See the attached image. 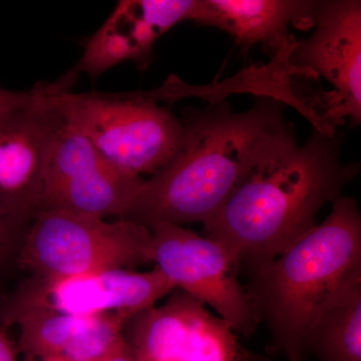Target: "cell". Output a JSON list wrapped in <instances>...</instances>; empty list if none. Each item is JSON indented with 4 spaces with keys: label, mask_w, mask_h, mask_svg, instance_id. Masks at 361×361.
<instances>
[{
    "label": "cell",
    "mask_w": 361,
    "mask_h": 361,
    "mask_svg": "<svg viewBox=\"0 0 361 361\" xmlns=\"http://www.w3.org/2000/svg\"><path fill=\"white\" fill-rule=\"evenodd\" d=\"M49 101L115 167L142 178L167 166L185 137L182 120L142 92L52 90Z\"/></svg>",
    "instance_id": "obj_4"
},
{
    "label": "cell",
    "mask_w": 361,
    "mask_h": 361,
    "mask_svg": "<svg viewBox=\"0 0 361 361\" xmlns=\"http://www.w3.org/2000/svg\"><path fill=\"white\" fill-rule=\"evenodd\" d=\"M123 337L135 361L255 360L222 318L179 289L132 316Z\"/></svg>",
    "instance_id": "obj_9"
},
{
    "label": "cell",
    "mask_w": 361,
    "mask_h": 361,
    "mask_svg": "<svg viewBox=\"0 0 361 361\" xmlns=\"http://www.w3.org/2000/svg\"><path fill=\"white\" fill-rule=\"evenodd\" d=\"M49 92L32 106L0 111V219L20 228L39 212L45 168L65 118Z\"/></svg>",
    "instance_id": "obj_10"
},
{
    "label": "cell",
    "mask_w": 361,
    "mask_h": 361,
    "mask_svg": "<svg viewBox=\"0 0 361 361\" xmlns=\"http://www.w3.org/2000/svg\"><path fill=\"white\" fill-rule=\"evenodd\" d=\"M103 361H135L134 357H133L132 351H130L129 345H128L127 342L125 341V337H123L122 343L108 357L104 358Z\"/></svg>",
    "instance_id": "obj_20"
},
{
    "label": "cell",
    "mask_w": 361,
    "mask_h": 361,
    "mask_svg": "<svg viewBox=\"0 0 361 361\" xmlns=\"http://www.w3.org/2000/svg\"><path fill=\"white\" fill-rule=\"evenodd\" d=\"M176 290L158 268L147 272L110 269L70 276L30 275L8 297L0 319L30 310L73 316L123 313L134 316Z\"/></svg>",
    "instance_id": "obj_8"
},
{
    "label": "cell",
    "mask_w": 361,
    "mask_h": 361,
    "mask_svg": "<svg viewBox=\"0 0 361 361\" xmlns=\"http://www.w3.org/2000/svg\"><path fill=\"white\" fill-rule=\"evenodd\" d=\"M206 25L233 35L244 47L261 44L268 51L286 52L288 27L314 26L315 1L303 0H205Z\"/></svg>",
    "instance_id": "obj_12"
},
{
    "label": "cell",
    "mask_w": 361,
    "mask_h": 361,
    "mask_svg": "<svg viewBox=\"0 0 361 361\" xmlns=\"http://www.w3.org/2000/svg\"><path fill=\"white\" fill-rule=\"evenodd\" d=\"M303 350L318 361H361V269L316 315L304 337Z\"/></svg>",
    "instance_id": "obj_14"
},
{
    "label": "cell",
    "mask_w": 361,
    "mask_h": 361,
    "mask_svg": "<svg viewBox=\"0 0 361 361\" xmlns=\"http://www.w3.org/2000/svg\"><path fill=\"white\" fill-rule=\"evenodd\" d=\"M149 230L151 263L176 289L210 306L235 334H253L260 319L229 252L182 226L156 223Z\"/></svg>",
    "instance_id": "obj_6"
},
{
    "label": "cell",
    "mask_w": 361,
    "mask_h": 361,
    "mask_svg": "<svg viewBox=\"0 0 361 361\" xmlns=\"http://www.w3.org/2000/svg\"><path fill=\"white\" fill-rule=\"evenodd\" d=\"M18 228L0 219V268L18 255L21 239H18Z\"/></svg>",
    "instance_id": "obj_18"
},
{
    "label": "cell",
    "mask_w": 361,
    "mask_h": 361,
    "mask_svg": "<svg viewBox=\"0 0 361 361\" xmlns=\"http://www.w3.org/2000/svg\"><path fill=\"white\" fill-rule=\"evenodd\" d=\"M92 316H73L51 310H30L0 319L20 329L18 349L25 357L40 360L61 355Z\"/></svg>",
    "instance_id": "obj_15"
},
{
    "label": "cell",
    "mask_w": 361,
    "mask_h": 361,
    "mask_svg": "<svg viewBox=\"0 0 361 361\" xmlns=\"http://www.w3.org/2000/svg\"><path fill=\"white\" fill-rule=\"evenodd\" d=\"M142 180L115 167L65 121L47 160L39 211L127 219Z\"/></svg>",
    "instance_id": "obj_7"
},
{
    "label": "cell",
    "mask_w": 361,
    "mask_h": 361,
    "mask_svg": "<svg viewBox=\"0 0 361 361\" xmlns=\"http://www.w3.org/2000/svg\"><path fill=\"white\" fill-rule=\"evenodd\" d=\"M130 317L123 313L92 316L61 355L71 361H103L122 343Z\"/></svg>",
    "instance_id": "obj_16"
},
{
    "label": "cell",
    "mask_w": 361,
    "mask_h": 361,
    "mask_svg": "<svg viewBox=\"0 0 361 361\" xmlns=\"http://www.w3.org/2000/svg\"><path fill=\"white\" fill-rule=\"evenodd\" d=\"M326 220L270 262L247 272L259 319L272 348L287 361H303V341L325 303L361 269V214L351 197L332 203Z\"/></svg>",
    "instance_id": "obj_3"
},
{
    "label": "cell",
    "mask_w": 361,
    "mask_h": 361,
    "mask_svg": "<svg viewBox=\"0 0 361 361\" xmlns=\"http://www.w3.org/2000/svg\"><path fill=\"white\" fill-rule=\"evenodd\" d=\"M185 137L172 161L142 180L127 219L149 228L212 219L252 170L296 146L284 104L260 97L234 113L226 102L188 108Z\"/></svg>",
    "instance_id": "obj_1"
},
{
    "label": "cell",
    "mask_w": 361,
    "mask_h": 361,
    "mask_svg": "<svg viewBox=\"0 0 361 361\" xmlns=\"http://www.w3.org/2000/svg\"><path fill=\"white\" fill-rule=\"evenodd\" d=\"M132 4L161 35L182 21L205 23V0H134Z\"/></svg>",
    "instance_id": "obj_17"
},
{
    "label": "cell",
    "mask_w": 361,
    "mask_h": 361,
    "mask_svg": "<svg viewBox=\"0 0 361 361\" xmlns=\"http://www.w3.org/2000/svg\"><path fill=\"white\" fill-rule=\"evenodd\" d=\"M342 141L334 129L314 127L302 146L259 165L203 224V236L246 272L278 257L317 226L320 209L360 174V163H342Z\"/></svg>",
    "instance_id": "obj_2"
},
{
    "label": "cell",
    "mask_w": 361,
    "mask_h": 361,
    "mask_svg": "<svg viewBox=\"0 0 361 361\" xmlns=\"http://www.w3.org/2000/svg\"><path fill=\"white\" fill-rule=\"evenodd\" d=\"M0 361H16V349L7 336L6 327L0 322Z\"/></svg>",
    "instance_id": "obj_19"
},
{
    "label": "cell",
    "mask_w": 361,
    "mask_h": 361,
    "mask_svg": "<svg viewBox=\"0 0 361 361\" xmlns=\"http://www.w3.org/2000/svg\"><path fill=\"white\" fill-rule=\"evenodd\" d=\"M152 232L128 219L106 221L40 210L21 239L16 262L30 275L70 276L151 263Z\"/></svg>",
    "instance_id": "obj_5"
},
{
    "label": "cell",
    "mask_w": 361,
    "mask_h": 361,
    "mask_svg": "<svg viewBox=\"0 0 361 361\" xmlns=\"http://www.w3.org/2000/svg\"><path fill=\"white\" fill-rule=\"evenodd\" d=\"M161 37L135 11L132 1H120L85 44L84 54L73 70L77 78L82 73L97 78L123 61L146 63L156 40Z\"/></svg>",
    "instance_id": "obj_13"
},
{
    "label": "cell",
    "mask_w": 361,
    "mask_h": 361,
    "mask_svg": "<svg viewBox=\"0 0 361 361\" xmlns=\"http://www.w3.org/2000/svg\"><path fill=\"white\" fill-rule=\"evenodd\" d=\"M315 30L293 42L289 63L322 75L334 85L329 97L331 118L361 122V2L315 1Z\"/></svg>",
    "instance_id": "obj_11"
},
{
    "label": "cell",
    "mask_w": 361,
    "mask_h": 361,
    "mask_svg": "<svg viewBox=\"0 0 361 361\" xmlns=\"http://www.w3.org/2000/svg\"><path fill=\"white\" fill-rule=\"evenodd\" d=\"M25 361H71L63 355L49 356V357L40 358V360H33V358L25 357Z\"/></svg>",
    "instance_id": "obj_21"
}]
</instances>
